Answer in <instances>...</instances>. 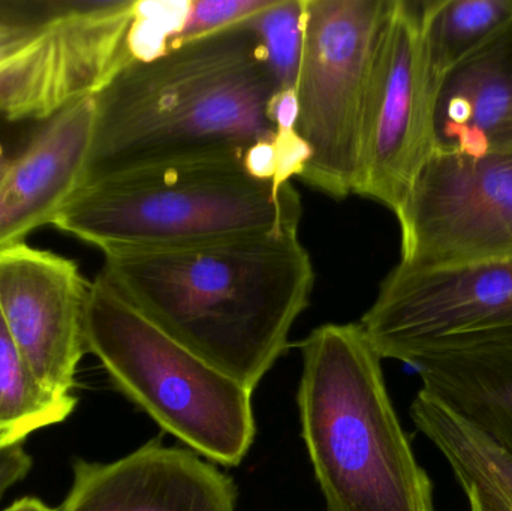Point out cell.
<instances>
[{"label":"cell","mask_w":512,"mask_h":511,"mask_svg":"<svg viewBox=\"0 0 512 511\" xmlns=\"http://www.w3.org/2000/svg\"><path fill=\"white\" fill-rule=\"evenodd\" d=\"M84 335L117 389L165 432L213 464H242L256 435L254 392L165 335L102 275L90 282Z\"/></svg>","instance_id":"cell-5"},{"label":"cell","mask_w":512,"mask_h":511,"mask_svg":"<svg viewBox=\"0 0 512 511\" xmlns=\"http://www.w3.org/2000/svg\"><path fill=\"white\" fill-rule=\"evenodd\" d=\"M430 66L444 78L512 20V0H423Z\"/></svg>","instance_id":"cell-17"},{"label":"cell","mask_w":512,"mask_h":511,"mask_svg":"<svg viewBox=\"0 0 512 511\" xmlns=\"http://www.w3.org/2000/svg\"><path fill=\"white\" fill-rule=\"evenodd\" d=\"M511 116L512 20L442 81L436 147L483 155Z\"/></svg>","instance_id":"cell-15"},{"label":"cell","mask_w":512,"mask_h":511,"mask_svg":"<svg viewBox=\"0 0 512 511\" xmlns=\"http://www.w3.org/2000/svg\"><path fill=\"white\" fill-rule=\"evenodd\" d=\"M273 138L274 135L271 138H267V140L258 141L254 146L249 147L245 155H243L242 164L246 173L251 174L255 179L271 182L274 185L277 158Z\"/></svg>","instance_id":"cell-23"},{"label":"cell","mask_w":512,"mask_h":511,"mask_svg":"<svg viewBox=\"0 0 512 511\" xmlns=\"http://www.w3.org/2000/svg\"><path fill=\"white\" fill-rule=\"evenodd\" d=\"M32 459L21 444L0 452V497L29 473Z\"/></svg>","instance_id":"cell-25"},{"label":"cell","mask_w":512,"mask_h":511,"mask_svg":"<svg viewBox=\"0 0 512 511\" xmlns=\"http://www.w3.org/2000/svg\"><path fill=\"white\" fill-rule=\"evenodd\" d=\"M95 95L72 102L42 123L0 180V251L53 225L86 177Z\"/></svg>","instance_id":"cell-13"},{"label":"cell","mask_w":512,"mask_h":511,"mask_svg":"<svg viewBox=\"0 0 512 511\" xmlns=\"http://www.w3.org/2000/svg\"><path fill=\"white\" fill-rule=\"evenodd\" d=\"M279 90L245 23L150 62H129L95 95L84 183L183 165L240 162L276 134ZM83 183V185H84Z\"/></svg>","instance_id":"cell-2"},{"label":"cell","mask_w":512,"mask_h":511,"mask_svg":"<svg viewBox=\"0 0 512 511\" xmlns=\"http://www.w3.org/2000/svg\"><path fill=\"white\" fill-rule=\"evenodd\" d=\"M277 0H189L176 48L240 26L271 8ZM174 48V50H176Z\"/></svg>","instance_id":"cell-21"},{"label":"cell","mask_w":512,"mask_h":511,"mask_svg":"<svg viewBox=\"0 0 512 511\" xmlns=\"http://www.w3.org/2000/svg\"><path fill=\"white\" fill-rule=\"evenodd\" d=\"M101 275L189 353L254 392L288 348L315 270L297 231L104 251Z\"/></svg>","instance_id":"cell-1"},{"label":"cell","mask_w":512,"mask_h":511,"mask_svg":"<svg viewBox=\"0 0 512 511\" xmlns=\"http://www.w3.org/2000/svg\"><path fill=\"white\" fill-rule=\"evenodd\" d=\"M414 368L420 392L512 458V324L447 342Z\"/></svg>","instance_id":"cell-14"},{"label":"cell","mask_w":512,"mask_h":511,"mask_svg":"<svg viewBox=\"0 0 512 511\" xmlns=\"http://www.w3.org/2000/svg\"><path fill=\"white\" fill-rule=\"evenodd\" d=\"M396 216L402 266L512 257V147L477 156L436 147Z\"/></svg>","instance_id":"cell-8"},{"label":"cell","mask_w":512,"mask_h":511,"mask_svg":"<svg viewBox=\"0 0 512 511\" xmlns=\"http://www.w3.org/2000/svg\"><path fill=\"white\" fill-rule=\"evenodd\" d=\"M268 119L276 131H297L298 98L295 89H280L268 104Z\"/></svg>","instance_id":"cell-24"},{"label":"cell","mask_w":512,"mask_h":511,"mask_svg":"<svg viewBox=\"0 0 512 511\" xmlns=\"http://www.w3.org/2000/svg\"><path fill=\"white\" fill-rule=\"evenodd\" d=\"M189 0H137L126 36L129 62H150L176 48Z\"/></svg>","instance_id":"cell-20"},{"label":"cell","mask_w":512,"mask_h":511,"mask_svg":"<svg viewBox=\"0 0 512 511\" xmlns=\"http://www.w3.org/2000/svg\"><path fill=\"white\" fill-rule=\"evenodd\" d=\"M72 485L57 511H236L234 480L189 449L161 437L114 462L72 465Z\"/></svg>","instance_id":"cell-12"},{"label":"cell","mask_w":512,"mask_h":511,"mask_svg":"<svg viewBox=\"0 0 512 511\" xmlns=\"http://www.w3.org/2000/svg\"><path fill=\"white\" fill-rule=\"evenodd\" d=\"M54 8L56 2L0 3V56L38 35Z\"/></svg>","instance_id":"cell-22"},{"label":"cell","mask_w":512,"mask_h":511,"mask_svg":"<svg viewBox=\"0 0 512 511\" xmlns=\"http://www.w3.org/2000/svg\"><path fill=\"white\" fill-rule=\"evenodd\" d=\"M301 435L327 511H435L360 324H325L301 342Z\"/></svg>","instance_id":"cell-3"},{"label":"cell","mask_w":512,"mask_h":511,"mask_svg":"<svg viewBox=\"0 0 512 511\" xmlns=\"http://www.w3.org/2000/svg\"><path fill=\"white\" fill-rule=\"evenodd\" d=\"M415 426L447 458L471 511H512V458L447 408L418 392Z\"/></svg>","instance_id":"cell-16"},{"label":"cell","mask_w":512,"mask_h":511,"mask_svg":"<svg viewBox=\"0 0 512 511\" xmlns=\"http://www.w3.org/2000/svg\"><path fill=\"white\" fill-rule=\"evenodd\" d=\"M258 35L280 89H295L303 44V0H277L246 21Z\"/></svg>","instance_id":"cell-19"},{"label":"cell","mask_w":512,"mask_h":511,"mask_svg":"<svg viewBox=\"0 0 512 511\" xmlns=\"http://www.w3.org/2000/svg\"><path fill=\"white\" fill-rule=\"evenodd\" d=\"M423 0H393L379 39L361 135L355 194L394 213L436 150L441 81L423 36Z\"/></svg>","instance_id":"cell-7"},{"label":"cell","mask_w":512,"mask_h":511,"mask_svg":"<svg viewBox=\"0 0 512 511\" xmlns=\"http://www.w3.org/2000/svg\"><path fill=\"white\" fill-rule=\"evenodd\" d=\"M0 122H5V120L0 119ZM23 149L9 150L8 147L5 146V143H3L2 137H0V180L5 176L6 171H8L14 159L17 158L18 153Z\"/></svg>","instance_id":"cell-28"},{"label":"cell","mask_w":512,"mask_h":511,"mask_svg":"<svg viewBox=\"0 0 512 511\" xmlns=\"http://www.w3.org/2000/svg\"><path fill=\"white\" fill-rule=\"evenodd\" d=\"M90 282L77 264L26 243L0 251V312L30 372L44 389L72 396L86 353Z\"/></svg>","instance_id":"cell-11"},{"label":"cell","mask_w":512,"mask_h":511,"mask_svg":"<svg viewBox=\"0 0 512 511\" xmlns=\"http://www.w3.org/2000/svg\"><path fill=\"white\" fill-rule=\"evenodd\" d=\"M512 147V116L505 125L496 132L490 149H510Z\"/></svg>","instance_id":"cell-26"},{"label":"cell","mask_w":512,"mask_h":511,"mask_svg":"<svg viewBox=\"0 0 512 511\" xmlns=\"http://www.w3.org/2000/svg\"><path fill=\"white\" fill-rule=\"evenodd\" d=\"M393 0H303L297 134L310 147L307 185L355 194L373 65Z\"/></svg>","instance_id":"cell-6"},{"label":"cell","mask_w":512,"mask_h":511,"mask_svg":"<svg viewBox=\"0 0 512 511\" xmlns=\"http://www.w3.org/2000/svg\"><path fill=\"white\" fill-rule=\"evenodd\" d=\"M137 0L56 2L44 29L0 56V119L45 123L129 63Z\"/></svg>","instance_id":"cell-9"},{"label":"cell","mask_w":512,"mask_h":511,"mask_svg":"<svg viewBox=\"0 0 512 511\" xmlns=\"http://www.w3.org/2000/svg\"><path fill=\"white\" fill-rule=\"evenodd\" d=\"M74 396H57L30 372L0 312V452L30 434L63 422L74 411Z\"/></svg>","instance_id":"cell-18"},{"label":"cell","mask_w":512,"mask_h":511,"mask_svg":"<svg viewBox=\"0 0 512 511\" xmlns=\"http://www.w3.org/2000/svg\"><path fill=\"white\" fill-rule=\"evenodd\" d=\"M5 511H57L54 509H50V507L45 506L42 501L36 500V498H23V500L17 501V503L12 504L11 507H8Z\"/></svg>","instance_id":"cell-27"},{"label":"cell","mask_w":512,"mask_h":511,"mask_svg":"<svg viewBox=\"0 0 512 511\" xmlns=\"http://www.w3.org/2000/svg\"><path fill=\"white\" fill-rule=\"evenodd\" d=\"M512 324V257L441 267L397 264L361 318L381 359L414 368L447 342Z\"/></svg>","instance_id":"cell-10"},{"label":"cell","mask_w":512,"mask_h":511,"mask_svg":"<svg viewBox=\"0 0 512 511\" xmlns=\"http://www.w3.org/2000/svg\"><path fill=\"white\" fill-rule=\"evenodd\" d=\"M291 183L274 188L240 162L183 165L84 183L53 225L107 249H173L297 231Z\"/></svg>","instance_id":"cell-4"}]
</instances>
